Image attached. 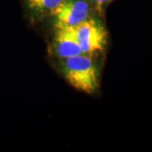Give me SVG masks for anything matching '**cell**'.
Wrapping results in <instances>:
<instances>
[{
    "mask_svg": "<svg viewBox=\"0 0 152 152\" xmlns=\"http://www.w3.org/2000/svg\"><path fill=\"white\" fill-rule=\"evenodd\" d=\"M63 60V73L71 86L88 95L97 91L98 69L91 55L81 53Z\"/></svg>",
    "mask_w": 152,
    "mask_h": 152,
    "instance_id": "6da1fadb",
    "label": "cell"
},
{
    "mask_svg": "<svg viewBox=\"0 0 152 152\" xmlns=\"http://www.w3.org/2000/svg\"><path fill=\"white\" fill-rule=\"evenodd\" d=\"M74 28L82 53L91 55L105 49L107 32L103 25L97 20L88 18Z\"/></svg>",
    "mask_w": 152,
    "mask_h": 152,
    "instance_id": "7a4b0ae2",
    "label": "cell"
},
{
    "mask_svg": "<svg viewBox=\"0 0 152 152\" xmlns=\"http://www.w3.org/2000/svg\"><path fill=\"white\" fill-rule=\"evenodd\" d=\"M51 15L54 27H75L90 18V5L86 0H64Z\"/></svg>",
    "mask_w": 152,
    "mask_h": 152,
    "instance_id": "3957f363",
    "label": "cell"
},
{
    "mask_svg": "<svg viewBox=\"0 0 152 152\" xmlns=\"http://www.w3.org/2000/svg\"><path fill=\"white\" fill-rule=\"evenodd\" d=\"M53 49L62 59L81 54L80 45L74 27H55Z\"/></svg>",
    "mask_w": 152,
    "mask_h": 152,
    "instance_id": "277c9868",
    "label": "cell"
},
{
    "mask_svg": "<svg viewBox=\"0 0 152 152\" xmlns=\"http://www.w3.org/2000/svg\"><path fill=\"white\" fill-rule=\"evenodd\" d=\"M64 0H26L31 10L37 13H49L63 3Z\"/></svg>",
    "mask_w": 152,
    "mask_h": 152,
    "instance_id": "5b68a950",
    "label": "cell"
},
{
    "mask_svg": "<svg viewBox=\"0 0 152 152\" xmlns=\"http://www.w3.org/2000/svg\"><path fill=\"white\" fill-rule=\"evenodd\" d=\"M92 1H94L99 7H101V6H103L110 3L112 0H92Z\"/></svg>",
    "mask_w": 152,
    "mask_h": 152,
    "instance_id": "8992f818",
    "label": "cell"
}]
</instances>
